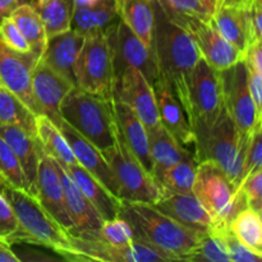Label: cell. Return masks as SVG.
Masks as SVG:
<instances>
[{
	"label": "cell",
	"mask_w": 262,
	"mask_h": 262,
	"mask_svg": "<svg viewBox=\"0 0 262 262\" xmlns=\"http://www.w3.org/2000/svg\"><path fill=\"white\" fill-rule=\"evenodd\" d=\"M152 87L161 124L184 148L194 152L196 136L192 129L186 110L173 92L170 84L164 78L158 77Z\"/></svg>",
	"instance_id": "obj_17"
},
{
	"label": "cell",
	"mask_w": 262,
	"mask_h": 262,
	"mask_svg": "<svg viewBox=\"0 0 262 262\" xmlns=\"http://www.w3.org/2000/svg\"><path fill=\"white\" fill-rule=\"evenodd\" d=\"M83 40L84 36L72 28L66 32L53 36L46 41L45 50L40 59L50 66L54 71L73 82L76 86L74 66Z\"/></svg>",
	"instance_id": "obj_24"
},
{
	"label": "cell",
	"mask_w": 262,
	"mask_h": 262,
	"mask_svg": "<svg viewBox=\"0 0 262 262\" xmlns=\"http://www.w3.org/2000/svg\"><path fill=\"white\" fill-rule=\"evenodd\" d=\"M158 0H117L120 19L154 50L155 10Z\"/></svg>",
	"instance_id": "obj_27"
},
{
	"label": "cell",
	"mask_w": 262,
	"mask_h": 262,
	"mask_svg": "<svg viewBox=\"0 0 262 262\" xmlns=\"http://www.w3.org/2000/svg\"><path fill=\"white\" fill-rule=\"evenodd\" d=\"M31 83L33 97L37 102L41 114L46 115L49 119L59 125V123L63 120L60 114L61 101L74 87L73 82L54 71L43 60L38 59L32 69Z\"/></svg>",
	"instance_id": "obj_15"
},
{
	"label": "cell",
	"mask_w": 262,
	"mask_h": 262,
	"mask_svg": "<svg viewBox=\"0 0 262 262\" xmlns=\"http://www.w3.org/2000/svg\"><path fill=\"white\" fill-rule=\"evenodd\" d=\"M30 0H0V23L12 15V13L25 3Z\"/></svg>",
	"instance_id": "obj_47"
},
{
	"label": "cell",
	"mask_w": 262,
	"mask_h": 262,
	"mask_svg": "<svg viewBox=\"0 0 262 262\" xmlns=\"http://www.w3.org/2000/svg\"><path fill=\"white\" fill-rule=\"evenodd\" d=\"M229 229L241 243L262 257L261 212L247 206L230 222Z\"/></svg>",
	"instance_id": "obj_34"
},
{
	"label": "cell",
	"mask_w": 262,
	"mask_h": 262,
	"mask_svg": "<svg viewBox=\"0 0 262 262\" xmlns=\"http://www.w3.org/2000/svg\"><path fill=\"white\" fill-rule=\"evenodd\" d=\"M222 2V0H220ZM225 2H232V3H242V4H247L251 0H225Z\"/></svg>",
	"instance_id": "obj_50"
},
{
	"label": "cell",
	"mask_w": 262,
	"mask_h": 262,
	"mask_svg": "<svg viewBox=\"0 0 262 262\" xmlns=\"http://www.w3.org/2000/svg\"><path fill=\"white\" fill-rule=\"evenodd\" d=\"M119 19L117 0H101L95 7H74L72 30L87 35L95 30H105Z\"/></svg>",
	"instance_id": "obj_29"
},
{
	"label": "cell",
	"mask_w": 262,
	"mask_h": 262,
	"mask_svg": "<svg viewBox=\"0 0 262 262\" xmlns=\"http://www.w3.org/2000/svg\"><path fill=\"white\" fill-rule=\"evenodd\" d=\"M0 138L17 156L27 181V193L35 197L36 178L41 154L40 142L27 130L12 124H0Z\"/></svg>",
	"instance_id": "obj_21"
},
{
	"label": "cell",
	"mask_w": 262,
	"mask_h": 262,
	"mask_svg": "<svg viewBox=\"0 0 262 262\" xmlns=\"http://www.w3.org/2000/svg\"><path fill=\"white\" fill-rule=\"evenodd\" d=\"M194 155L200 161L216 164L237 184L242 182V169L247 150L248 137H241L234 120L224 106L209 128L194 133Z\"/></svg>",
	"instance_id": "obj_6"
},
{
	"label": "cell",
	"mask_w": 262,
	"mask_h": 262,
	"mask_svg": "<svg viewBox=\"0 0 262 262\" xmlns=\"http://www.w3.org/2000/svg\"><path fill=\"white\" fill-rule=\"evenodd\" d=\"M74 7H95L96 4H99L101 0H73Z\"/></svg>",
	"instance_id": "obj_49"
},
{
	"label": "cell",
	"mask_w": 262,
	"mask_h": 262,
	"mask_svg": "<svg viewBox=\"0 0 262 262\" xmlns=\"http://www.w3.org/2000/svg\"><path fill=\"white\" fill-rule=\"evenodd\" d=\"M118 216L130 225L135 238L168 253L176 261H188L204 237L184 228L151 204L120 200Z\"/></svg>",
	"instance_id": "obj_3"
},
{
	"label": "cell",
	"mask_w": 262,
	"mask_h": 262,
	"mask_svg": "<svg viewBox=\"0 0 262 262\" xmlns=\"http://www.w3.org/2000/svg\"><path fill=\"white\" fill-rule=\"evenodd\" d=\"M147 138L151 164H152L151 177L154 181L164 170L181 161L189 152H193L184 148L161 123L147 129Z\"/></svg>",
	"instance_id": "obj_26"
},
{
	"label": "cell",
	"mask_w": 262,
	"mask_h": 262,
	"mask_svg": "<svg viewBox=\"0 0 262 262\" xmlns=\"http://www.w3.org/2000/svg\"><path fill=\"white\" fill-rule=\"evenodd\" d=\"M10 18L19 28L23 37L30 43L32 53L41 58L43 50H45L48 37H46L45 28H43L40 14L32 2L25 3L18 7L12 13Z\"/></svg>",
	"instance_id": "obj_31"
},
{
	"label": "cell",
	"mask_w": 262,
	"mask_h": 262,
	"mask_svg": "<svg viewBox=\"0 0 262 262\" xmlns=\"http://www.w3.org/2000/svg\"><path fill=\"white\" fill-rule=\"evenodd\" d=\"M35 199L64 229L68 232L73 229V224L66 206L63 184L56 169L55 160L49 156L42 147L36 178Z\"/></svg>",
	"instance_id": "obj_16"
},
{
	"label": "cell",
	"mask_w": 262,
	"mask_h": 262,
	"mask_svg": "<svg viewBox=\"0 0 262 262\" xmlns=\"http://www.w3.org/2000/svg\"><path fill=\"white\" fill-rule=\"evenodd\" d=\"M115 23L105 30H95L84 35L74 66L76 86L90 94L107 99H113L115 84Z\"/></svg>",
	"instance_id": "obj_5"
},
{
	"label": "cell",
	"mask_w": 262,
	"mask_h": 262,
	"mask_svg": "<svg viewBox=\"0 0 262 262\" xmlns=\"http://www.w3.org/2000/svg\"><path fill=\"white\" fill-rule=\"evenodd\" d=\"M219 234L220 239L224 243L227 252L229 255L230 261L234 262H260L262 260L261 256L253 253L250 248L246 247L243 243L238 241V238L230 232L229 228H219L214 229Z\"/></svg>",
	"instance_id": "obj_40"
},
{
	"label": "cell",
	"mask_w": 262,
	"mask_h": 262,
	"mask_svg": "<svg viewBox=\"0 0 262 262\" xmlns=\"http://www.w3.org/2000/svg\"><path fill=\"white\" fill-rule=\"evenodd\" d=\"M55 164L61 184H63L67 210H68L69 217L73 224V229L69 233L72 235H77L79 233L90 232V230H99L104 224V219L101 217V215L97 212L94 205L89 201L83 192L74 183L71 176L56 161Z\"/></svg>",
	"instance_id": "obj_22"
},
{
	"label": "cell",
	"mask_w": 262,
	"mask_h": 262,
	"mask_svg": "<svg viewBox=\"0 0 262 262\" xmlns=\"http://www.w3.org/2000/svg\"><path fill=\"white\" fill-rule=\"evenodd\" d=\"M243 61H245L247 69L251 71L262 72V43L261 40L252 41L246 49L243 54Z\"/></svg>",
	"instance_id": "obj_45"
},
{
	"label": "cell",
	"mask_w": 262,
	"mask_h": 262,
	"mask_svg": "<svg viewBox=\"0 0 262 262\" xmlns=\"http://www.w3.org/2000/svg\"><path fill=\"white\" fill-rule=\"evenodd\" d=\"M154 53L159 77L170 84L188 117L189 81L201 54L191 33L169 19L159 3L155 10Z\"/></svg>",
	"instance_id": "obj_1"
},
{
	"label": "cell",
	"mask_w": 262,
	"mask_h": 262,
	"mask_svg": "<svg viewBox=\"0 0 262 262\" xmlns=\"http://www.w3.org/2000/svg\"><path fill=\"white\" fill-rule=\"evenodd\" d=\"M125 67H135L154 86L159 77L158 63L154 50L123 22L118 19L114 30V68L115 79Z\"/></svg>",
	"instance_id": "obj_13"
},
{
	"label": "cell",
	"mask_w": 262,
	"mask_h": 262,
	"mask_svg": "<svg viewBox=\"0 0 262 262\" xmlns=\"http://www.w3.org/2000/svg\"><path fill=\"white\" fill-rule=\"evenodd\" d=\"M113 109L123 140L137 160L142 164L143 168L151 174L152 164H151L150 148H148L147 129L137 114L133 112L132 107L115 99L114 96H113Z\"/></svg>",
	"instance_id": "obj_23"
},
{
	"label": "cell",
	"mask_w": 262,
	"mask_h": 262,
	"mask_svg": "<svg viewBox=\"0 0 262 262\" xmlns=\"http://www.w3.org/2000/svg\"><path fill=\"white\" fill-rule=\"evenodd\" d=\"M192 192L212 219L215 229L229 228L230 222L248 206L242 189L210 160L197 165Z\"/></svg>",
	"instance_id": "obj_7"
},
{
	"label": "cell",
	"mask_w": 262,
	"mask_h": 262,
	"mask_svg": "<svg viewBox=\"0 0 262 262\" xmlns=\"http://www.w3.org/2000/svg\"><path fill=\"white\" fill-rule=\"evenodd\" d=\"M2 179H3V178H2V176H0V181H2Z\"/></svg>",
	"instance_id": "obj_53"
},
{
	"label": "cell",
	"mask_w": 262,
	"mask_h": 262,
	"mask_svg": "<svg viewBox=\"0 0 262 262\" xmlns=\"http://www.w3.org/2000/svg\"><path fill=\"white\" fill-rule=\"evenodd\" d=\"M177 25L186 28L196 41L201 58L216 71H224L243 58V54L225 40L211 22L186 18L177 20Z\"/></svg>",
	"instance_id": "obj_14"
},
{
	"label": "cell",
	"mask_w": 262,
	"mask_h": 262,
	"mask_svg": "<svg viewBox=\"0 0 262 262\" xmlns=\"http://www.w3.org/2000/svg\"><path fill=\"white\" fill-rule=\"evenodd\" d=\"M36 137L42 150L61 164H77L71 146L58 125L46 115H36Z\"/></svg>",
	"instance_id": "obj_30"
},
{
	"label": "cell",
	"mask_w": 262,
	"mask_h": 262,
	"mask_svg": "<svg viewBox=\"0 0 262 262\" xmlns=\"http://www.w3.org/2000/svg\"><path fill=\"white\" fill-rule=\"evenodd\" d=\"M58 127L71 146L77 163L83 166L90 174H92L113 196L119 199L117 179L101 151L96 146L92 145L89 140H86L83 136L79 135L77 130H74L64 119L59 123Z\"/></svg>",
	"instance_id": "obj_18"
},
{
	"label": "cell",
	"mask_w": 262,
	"mask_h": 262,
	"mask_svg": "<svg viewBox=\"0 0 262 262\" xmlns=\"http://www.w3.org/2000/svg\"><path fill=\"white\" fill-rule=\"evenodd\" d=\"M61 118L104 155L117 145L118 124L113 99L74 86L60 105Z\"/></svg>",
	"instance_id": "obj_4"
},
{
	"label": "cell",
	"mask_w": 262,
	"mask_h": 262,
	"mask_svg": "<svg viewBox=\"0 0 262 262\" xmlns=\"http://www.w3.org/2000/svg\"><path fill=\"white\" fill-rule=\"evenodd\" d=\"M261 119L256 122L253 125V129L250 135V141H248L247 150H246L245 163H243L242 169V181L256 169L262 168V123ZM242 183V182H241Z\"/></svg>",
	"instance_id": "obj_39"
},
{
	"label": "cell",
	"mask_w": 262,
	"mask_h": 262,
	"mask_svg": "<svg viewBox=\"0 0 262 262\" xmlns=\"http://www.w3.org/2000/svg\"><path fill=\"white\" fill-rule=\"evenodd\" d=\"M32 4L40 14L48 38L71 30L74 12L73 0H49L43 4L32 2Z\"/></svg>",
	"instance_id": "obj_33"
},
{
	"label": "cell",
	"mask_w": 262,
	"mask_h": 262,
	"mask_svg": "<svg viewBox=\"0 0 262 262\" xmlns=\"http://www.w3.org/2000/svg\"><path fill=\"white\" fill-rule=\"evenodd\" d=\"M118 184V197L122 201L155 204L161 193L151 174L137 160L118 128L117 145L104 154Z\"/></svg>",
	"instance_id": "obj_8"
},
{
	"label": "cell",
	"mask_w": 262,
	"mask_h": 262,
	"mask_svg": "<svg viewBox=\"0 0 262 262\" xmlns=\"http://www.w3.org/2000/svg\"><path fill=\"white\" fill-rule=\"evenodd\" d=\"M18 228V220L9 202L0 193V239L9 241Z\"/></svg>",
	"instance_id": "obj_43"
},
{
	"label": "cell",
	"mask_w": 262,
	"mask_h": 262,
	"mask_svg": "<svg viewBox=\"0 0 262 262\" xmlns=\"http://www.w3.org/2000/svg\"><path fill=\"white\" fill-rule=\"evenodd\" d=\"M159 5L166 17L173 22L197 18L211 22L215 5L210 0H158Z\"/></svg>",
	"instance_id": "obj_35"
},
{
	"label": "cell",
	"mask_w": 262,
	"mask_h": 262,
	"mask_svg": "<svg viewBox=\"0 0 262 262\" xmlns=\"http://www.w3.org/2000/svg\"><path fill=\"white\" fill-rule=\"evenodd\" d=\"M0 193L7 199L18 220V228L8 241L14 243L35 245L53 251L55 255L68 261H83L74 248L72 235L64 229L33 196L0 181Z\"/></svg>",
	"instance_id": "obj_2"
},
{
	"label": "cell",
	"mask_w": 262,
	"mask_h": 262,
	"mask_svg": "<svg viewBox=\"0 0 262 262\" xmlns=\"http://www.w3.org/2000/svg\"><path fill=\"white\" fill-rule=\"evenodd\" d=\"M248 18H250L252 41L261 40L262 37V0H251L248 4Z\"/></svg>",
	"instance_id": "obj_44"
},
{
	"label": "cell",
	"mask_w": 262,
	"mask_h": 262,
	"mask_svg": "<svg viewBox=\"0 0 262 262\" xmlns=\"http://www.w3.org/2000/svg\"><path fill=\"white\" fill-rule=\"evenodd\" d=\"M0 176L12 187L22 191H28L27 181L20 163L9 146L0 138Z\"/></svg>",
	"instance_id": "obj_37"
},
{
	"label": "cell",
	"mask_w": 262,
	"mask_h": 262,
	"mask_svg": "<svg viewBox=\"0 0 262 262\" xmlns=\"http://www.w3.org/2000/svg\"><path fill=\"white\" fill-rule=\"evenodd\" d=\"M0 262H19L12 246L4 239H0Z\"/></svg>",
	"instance_id": "obj_48"
},
{
	"label": "cell",
	"mask_w": 262,
	"mask_h": 262,
	"mask_svg": "<svg viewBox=\"0 0 262 262\" xmlns=\"http://www.w3.org/2000/svg\"><path fill=\"white\" fill-rule=\"evenodd\" d=\"M152 205L163 214L168 215L192 232L206 235L215 229L212 219L193 192L163 196Z\"/></svg>",
	"instance_id": "obj_19"
},
{
	"label": "cell",
	"mask_w": 262,
	"mask_h": 262,
	"mask_svg": "<svg viewBox=\"0 0 262 262\" xmlns=\"http://www.w3.org/2000/svg\"><path fill=\"white\" fill-rule=\"evenodd\" d=\"M239 188L242 189L247 205L257 212L262 211V168L251 171L242 181Z\"/></svg>",
	"instance_id": "obj_41"
},
{
	"label": "cell",
	"mask_w": 262,
	"mask_h": 262,
	"mask_svg": "<svg viewBox=\"0 0 262 262\" xmlns=\"http://www.w3.org/2000/svg\"><path fill=\"white\" fill-rule=\"evenodd\" d=\"M250 3L242 4L222 0L215 8L211 18V23L220 35L242 54H245L246 49L252 42V32L248 18Z\"/></svg>",
	"instance_id": "obj_20"
},
{
	"label": "cell",
	"mask_w": 262,
	"mask_h": 262,
	"mask_svg": "<svg viewBox=\"0 0 262 262\" xmlns=\"http://www.w3.org/2000/svg\"><path fill=\"white\" fill-rule=\"evenodd\" d=\"M56 161V160H55ZM58 163V161H56ZM67 173L71 176L74 183L83 192L97 210L101 217L105 220H112L118 216L120 206V200L113 196L92 174H90L83 166L77 164H61L58 163Z\"/></svg>",
	"instance_id": "obj_25"
},
{
	"label": "cell",
	"mask_w": 262,
	"mask_h": 262,
	"mask_svg": "<svg viewBox=\"0 0 262 262\" xmlns=\"http://www.w3.org/2000/svg\"><path fill=\"white\" fill-rule=\"evenodd\" d=\"M188 100V119L194 133L209 128L224 106L219 71L202 58L191 74Z\"/></svg>",
	"instance_id": "obj_9"
},
{
	"label": "cell",
	"mask_w": 262,
	"mask_h": 262,
	"mask_svg": "<svg viewBox=\"0 0 262 262\" xmlns=\"http://www.w3.org/2000/svg\"><path fill=\"white\" fill-rule=\"evenodd\" d=\"M210 2H211V3H212V4H214V5H215V8H216V5H217V4H219V3H220V0H210Z\"/></svg>",
	"instance_id": "obj_52"
},
{
	"label": "cell",
	"mask_w": 262,
	"mask_h": 262,
	"mask_svg": "<svg viewBox=\"0 0 262 262\" xmlns=\"http://www.w3.org/2000/svg\"><path fill=\"white\" fill-rule=\"evenodd\" d=\"M0 124L18 125L36 137V114L17 95L13 94L2 83H0Z\"/></svg>",
	"instance_id": "obj_32"
},
{
	"label": "cell",
	"mask_w": 262,
	"mask_h": 262,
	"mask_svg": "<svg viewBox=\"0 0 262 262\" xmlns=\"http://www.w3.org/2000/svg\"><path fill=\"white\" fill-rule=\"evenodd\" d=\"M46 2H49V0H33V3H35V4H43V3H46Z\"/></svg>",
	"instance_id": "obj_51"
},
{
	"label": "cell",
	"mask_w": 262,
	"mask_h": 262,
	"mask_svg": "<svg viewBox=\"0 0 262 262\" xmlns=\"http://www.w3.org/2000/svg\"><path fill=\"white\" fill-rule=\"evenodd\" d=\"M199 160L194 152H189L181 161L164 170L155 179L156 186L160 189L161 197L174 193L192 192Z\"/></svg>",
	"instance_id": "obj_28"
},
{
	"label": "cell",
	"mask_w": 262,
	"mask_h": 262,
	"mask_svg": "<svg viewBox=\"0 0 262 262\" xmlns=\"http://www.w3.org/2000/svg\"><path fill=\"white\" fill-rule=\"evenodd\" d=\"M113 96L129 105L146 129L161 123L152 84L135 67H125L115 79Z\"/></svg>",
	"instance_id": "obj_11"
},
{
	"label": "cell",
	"mask_w": 262,
	"mask_h": 262,
	"mask_svg": "<svg viewBox=\"0 0 262 262\" xmlns=\"http://www.w3.org/2000/svg\"><path fill=\"white\" fill-rule=\"evenodd\" d=\"M188 261L201 262H230L224 243L220 239L219 234L212 230L209 234L204 235L199 246L192 253Z\"/></svg>",
	"instance_id": "obj_38"
},
{
	"label": "cell",
	"mask_w": 262,
	"mask_h": 262,
	"mask_svg": "<svg viewBox=\"0 0 262 262\" xmlns=\"http://www.w3.org/2000/svg\"><path fill=\"white\" fill-rule=\"evenodd\" d=\"M247 84L257 112L262 114V72L247 69Z\"/></svg>",
	"instance_id": "obj_46"
},
{
	"label": "cell",
	"mask_w": 262,
	"mask_h": 262,
	"mask_svg": "<svg viewBox=\"0 0 262 262\" xmlns=\"http://www.w3.org/2000/svg\"><path fill=\"white\" fill-rule=\"evenodd\" d=\"M38 59L33 53L15 51L0 36V83L17 95L36 115L41 112L33 97L31 74Z\"/></svg>",
	"instance_id": "obj_12"
},
{
	"label": "cell",
	"mask_w": 262,
	"mask_h": 262,
	"mask_svg": "<svg viewBox=\"0 0 262 262\" xmlns=\"http://www.w3.org/2000/svg\"><path fill=\"white\" fill-rule=\"evenodd\" d=\"M77 235L95 238V239L101 241L106 245L114 246V247H122V246L128 245L135 238L130 225L120 216L114 217L112 220H105L99 230H90V232L79 233Z\"/></svg>",
	"instance_id": "obj_36"
},
{
	"label": "cell",
	"mask_w": 262,
	"mask_h": 262,
	"mask_svg": "<svg viewBox=\"0 0 262 262\" xmlns=\"http://www.w3.org/2000/svg\"><path fill=\"white\" fill-rule=\"evenodd\" d=\"M219 74L224 107L234 120L241 137H248L262 114L256 109L248 90L247 67L241 59L229 68L220 71Z\"/></svg>",
	"instance_id": "obj_10"
},
{
	"label": "cell",
	"mask_w": 262,
	"mask_h": 262,
	"mask_svg": "<svg viewBox=\"0 0 262 262\" xmlns=\"http://www.w3.org/2000/svg\"><path fill=\"white\" fill-rule=\"evenodd\" d=\"M0 36L7 42V45L14 49L15 51H19V53H32L30 43L23 37L22 32H20L19 28L17 27V25L13 22L10 17L5 18L0 23Z\"/></svg>",
	"instance_id": "obj_42"
}]
</instances>
